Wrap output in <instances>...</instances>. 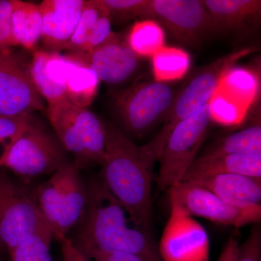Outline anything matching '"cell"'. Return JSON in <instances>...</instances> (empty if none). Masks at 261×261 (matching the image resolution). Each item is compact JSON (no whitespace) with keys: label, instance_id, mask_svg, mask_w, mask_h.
<instances>
[{"label":"cell","instance_id":"6da1fadb","mask_svg":"<svg viewBox=\"0 0 261 261\" xmlns=\"http://www.w3.org/2000/svg\"><path fill=\"white\" fill-rule=\"evenodd\" d=\"M87 188L85 213L68 238L81 253L89 259L97 253H129L162 261L150 231L136 222L101 180H91Z\"/></svg>","mask_w":261,"mask_h":261},{"label":"cell","instance_id":"7a4b0ae2","mask_svg":"<svg viewBox=\"0 0 261 261\" xmlns=\"http://www.w3.org/2000/svg\"><path fill=\"white\" fill-rule=\"evenodd\" d=\"M103 185L136 222L149 231L154 163L114 125H106Z\"/></svg>","mask_w":261,"mask_h":261},{"label":"cell","instance_id":"3957f363","mask_svg":"<svg viewBox=\"0 0 261 261\" xmlns=\"http://www.w3.org/2000/svg\"><path fill=\"white\" fill-rule=\"evenodd\" d=\"M254 49L253 47H247L233 51L196 72L176 93L159 133L148 143L141 146L149 159L154 163L159 161L168 138L178 123L208 104L224 73Z\"/></svg>","mask_w":261,"mask_h":261},{"label":"cell","instance_id":"277c9868","mask_svg":"<svg viewBox=\"0 0 261 261\" xmlns=\"http://www.w3.org/2000/svg\"><path fill=\"white\" fill-rule=\"evenodd\" d=\"M35 197L53 238L61 242L83 218L87 188L78 168L69 162L38 186Z\"/></svg>","mask_w":261,"mask_h":261},{"label":"cell","instance_id":"5b68a950","mask_svg":"<svg viewBox=\"0 0 261 261\" xmlns=\"http://www.w3.org/2000/svg\"><path fill=\"white\" fill-rule=\"evenodd\" d=\"M51 234L35 195L0 171V239L9 254L33 235Z\"/></svg>","mask_w":261,"mask_h":261},{"label":"cell","instance_id":"8992f818","mask_svg":"<svg viewBox=\"0 0 261 261\" xmlns=\"http://www.w3.org/2000/svg\"><path fill=\"white\" fill-rule=\"evenodd\" d=\"M69 161L61 142L31 118L10 151L5 166L24 181L53 174Z\"/></svg>","mask_w":261,"mask_h":261},{"label":"cell","instance_id":"52a82bcc","mask_svg":"<svg viewBox=\"0 0 261 261\" xmlns=\"http://www.w3.org/2000/svg\"><path fill=\"white\" fill-rule=\"evenodd\" d=\"M211 122L210 108L207 104L173 130L159 159L157 182L161 190H169L181 181L197 158Z\"/></svg>","mask_w":261,"mask_h":261},{"label":"cell","instance_id":"ba28073f","mask_svg":"<svg viewBox=\"0 0 261 261\" xmlns=\"http://www.w3.org/2000/svg\"><path fill=\"white\" fill-rule=\"evenodd\" d=\"M176 92L167 83L136 82L116 96V107L123 126L129 133L142 136L164 118Z\"/></svg>","mask_w":261,"mask_h":261},{"label":"cell","instance_id":"9c48e42d","mask_svg":"<svg viewBox=\"0 0 261 261\" xmlns=\"http://www.w3.org/2000/svg\"><path fill=\"white\" fill-rule=\"evenodd\" d=\"M142 18L155 20L178 42L195 47L213 33L200 0H148Z\"/></svg>","mask_w":261,"mask_h":261},{"label":"cell","instance_id":"30bf717a","mask_svg":"<svg viewBox=\"0 0 261 261\" xmlns=\"http://www.w3.org/2000/svg\"><path fill=\"white\" fill-rule=\"evenodd\" d=\"M168 191L171 203L178 206L191 216H199L237 228L260 221L261 206L237 207L192 182H179Z\"/></svg>","mask_w":261,"mask_h":261},{"label":"cell","instance_id":"8fae6325","mask_svg":"<svg viewBox=\"0 0 261 261\" xmlns=\"http://www.w3.org/2000/svg\"><path fill=\"white\" fill-rule=\"evenodd\" d=\"M44 107L27 67L11 47L0 49V117L31 115Z\"/></svg>","mask_w":261,"mask_h":261},{"label":"cell","instance_id":"7c38bea8","mask_svg":"<svg viewBox=\"0 0 261 261\" xmlns=\"http://www.w3.org/2000/svg\"><path fill=\"white\" fill-rule=\"evenodd\" d=\"M160 242L162 261H210V243L205 228L175 204Z\"/></svg>","mask_w":261,"mask_h":261},{"label":"cell","instance_id":"4fadbf2b","mask_svg":"<svg viewBox=\"0 0 261 261\" xmlns=\"http://www.w3.org/2000/svg\"><path fill=\"white\" fill-rule=\"evenodd\" d=\"M89 66L99 81L117 85L129 80L139 67V58L126 38L113 32L102 44L87 53H70Z\"/></svg>","mask_w":261,"mask_h":261},{"label":"cell","instance_id":"5bb4252c","mask_svg":"<svg viewBox=\"0 0 261 261\" xmlns=\"http://www.w3.org/2000/svg\"><path fill=\"white\" fill-rule=\"evenodd\" d=\"M85 0H44L39 5L42 15V40L47 50H63L74 33Z\"/></svg>","mask_w":261,"mask_h":261},{"label":"cell","instance_id":"9a60e30c","mask_svg":"<svg viewBox=\"0 0 261 261\" xmlns=\"http://www.w3.org/2000/svg\"><path fill=\"white\" fill-rule=\"evenodd\" d=\"M69 59L59 51L35 49L29 65L33 83L48 105L67 99Z\"/></svg>","mask_w":261,"mask_h":261},{"label":"cell","instance_id":"2e32d148","mask_svg":"<svg viewBox=\"0 0 261 261\" xmlns=\"http://www.w3.org/2000/svg\"><path fill=\"white\" fill-rule=\"evenodd\" d=\"M222 174L261 177V154H202L192 163L181 181H199Z\"/></svg>","mask_w":261,"mask_h":261},{"label":"cell","instance_id":"e0dca14e","mask_svg":"<svg viewBox=\"0 0 261 261\" xmlns=\"http://www.w3.org/2000/svg\"><path fill=\"white\" fill-rule=\"evenodd\" d=\"M213 32H238L260 22V0H203Z\"/></svg>","mask_w":261,"mask_h":261},{"label":"cell","instance_id":"ac0fdd59","mask_svg":"<svg viewBox=\"0 0 261 261\" xmlns=\"http://www.w3.org/2000/svg\"><path fill=\"white\" fill-rule=\"evenodd\" d=\"M111 20L101 0H85L78 25L63 50L87 53L97 47L113 32Z\"/></svg>","mask_w":261,"mask_h":261},{"label":"cell","instance_id":"d6986e66","mask_svg":"<svg viewBox=\"0 0 261 261\" xmlns=\"http://www.w3.org/2000/svg\"><path fill=\"white\" fill-rule=\"evenodd\" d=\"M190 182L203 187L224 202L237 207L261 206V177L222 174Z\"/></svg>","mask_w":261,"mask_h":261},{"label":"cell","instance_id":"ffe728a7","mask_svg":"<svg viewBox=\"0 0 261 261\" xmlns=\"http://www.w3.org/2000/svg\"><path fill=\"white\" fill-rule=\"evenodd\" d=\"M78 106L68 99L48 105L47 116L58 140L65 150L74 156L73 164L80 169L87 167L85 151L78 120Z\"/></svg>","mask_w":261,"mask_h":261},{"label":"cell","instance_id":"44dd1931","mask_svg":"<svg viewBox=\"0 0 261 261\" xmlns=\"http://www.w3.org/2000/svg\"><path fill=\"white\" fill-rule=\"evenodd\" d=\"M11 30L15 46L35 50L42 34V15L39 5L13 0Z\"/></svg>","mask_w":261,"mask_h":261},{"label":"cell","instance_id":"7402d4cb","mask_svg":"<svg viewBox=\"0 0 261 261\" xmlns=\"http://www.w3.org/2000/svg\"><path fill=\"white\" fill-rule=\"evenodd\" d=\"M69 70L67 78V99L75 106L88 108L97 96L99 81L93 70L71 53H67Z\"/></svg>","mask_w":261,"mask_h":261},{"label":"cell","instance_id":"603a6c76","mask_svg":"<svg viewBox=\"0 0 261 261\" xmlns=\"http://www.w3.org/2000/svg\"><path fill=\"white\" fill-rule=\"evenodd\" d=\"M260 78L254 70L232 66L224 73L218 89L248 109L260 92Z\"/></svg>","mask_w":261,"mask_h":261},{"label":"cell","instance_id":"cb8c5ba5","mask_svg":"<svg viewBox=\"0 0 261 261\" xmlns=\"http://www.w3.org/2000/svg\"><path fill=\"white\" fill-rule=\"evenodd\" d=\"M78 120L87 166H102L106 156V125L88 108H79Z\"/></svg>","mask_w":261,"mask_h":261},{"label":"cell","instance_id":"d4e9b609","mask_svg":"<svg viewBox=\"0 0 261 261\" xmlns=\"http://www.w3.org/2000/svg\"><path fill=\"white\" fill-rule=\"evenodd\" d=\"M127 44L137 57H151L162 49L166 42L163 27L155 20L144 19L136 22L126 38Z\"/></svg>","mask_w":261,"mask_h":261},{"label":"cell","instance_id":"484cf974","mask_svg":"<svg viewBox=\"0 0 261 261\" xmlns=\"http://www.w3.org/2000/svg\"><path fill=\"white\" fill-rule=\"evenodd\" d=\"M204 154H261L260 120L221 139Z\"/></svg>","mask_w":261,"mask_h":261},{"label":"cell","instance_id":"4316f807","mask_svg":"<svg viewBox=\"0 0 261 261\" xmlns=\"http://www.w3.org/2000/svg\"><path fill=\"white\" fill-rule=\"evenodd\" d=\"M152 66L155 82L181 80L190 69V55L180 48L164 46L152 57Z\"/></svg>","mask_w":261,"mask_h":261},{"label":"cell","instance_id":"83f0119b","mask_svg":"<svg viewBox=\"0 0 261 261\" xmlns=\"http://www.w3.org/2000/svg\"><path fill=\"white\" fill-rule=\"evenodd\" d=\"M208 104L211 121L226 126L240 125L249 110L218 89Z\"/></svg>","mask_w":261,"mask_h":261},{"label":"cell","instance_id":"f1b7e54d","mask_svg":"<svg viewBox=\"0 0 261 261\" xmlns=\"http://www.w3.org/2000/svg\"><path fill=\"white\" fill-rule=\"evenodd\" d=\"M51 234L33 235L25 239L10 253L12 261H53Z\"/></svg>","mask_w":261,"mask_h":261},{"label":"cell","instance_id":"f546056e","mask_svg":"<svg viewBox=\"0 0 261 261\" xmlns=\"http://www.w3.org/2000/svg\"><path fill=\"white\" fill-rule=\"evenodd\" d=\"M32 114L0 117V168L5 166L10 151L32 118Z\"/></svg>","mask_w":261,"mask_h":261},{"label":"cell","instance_id":"4dcf8cb0","mask_svg":"<svg viewBox=\"0 0 261 261\" xmlns=\"http://www.w3.org/2000/svg\"><path fill=\"white\" fill-rule=\"evenodd\" d=\"M106 7L111 19L128 20V19L142 18L148 0H101Z\"/></svg>","mask_w":261,"mask_h":261},{"label":"cell","instance_id":"1f68e13d","mask_svg":"<svg viewBox=\"0 0 261 261\" xmlns=\"http://www.w3.org/2000/svg\"><path fill=\"white\" fill-rule=\"evenodd\" d=\"M235 261H261V228L255 224L246 241L239 246Z\"/></svg>","mask_w":261,"mask_h":261},{"label":"cell","instance_id":"d6a6232c","mask_svg":"<svg viewBox=\"0 0 261 261\" xmlns=\"http://www.w3.org/2000/svg\"><path fill=\"white\" fill-rule=\"evenodd\" d=\"M13 0H0V49L15 46L12 37Z\"/></svg>","mask_w":261,"mask_h":261},{"label":"cell","instance_id":"836d02e7","mask_svg":"<svg viewBox=\"0 0 261 261\" xmlns=\"http://www.w3.org/2000/svg\"><path fill=\"white\" fill-rule=\"evenodd\" d=\"M61 250L63 261H92L84 256L73 245L69 239L66 238L62 240Z\"/></svg>","mask_w":261,"mask_h":261},{"label":"cell","instance_id":"e575fe53","mask_svg":"<svg viewBox=\"0 0 261 261\" xmlns=\"http://www.w3.org/2000/svg\"><path fill=\"white\" fill-rule=\"evenodd\" d=\"M89 259L94 261H147L138 255L129 253H97Z\"/></svg>","mask_w":261,"mask_h":261},{"label":"cell","instance_id":"d590c367","mask_svg":"<svg viewBox=\"0 0 261 261\" xmlns=\"http://www.w3.org/2000/svg\"><path fill=\"white\" fill-rule=\"evenodd\" d=\"M239 243L234 237L228 239L217 261H235L238 255Z\"/></svg>","mask_w":261,"mask_h":261},{"label":"cell","instance_id":"8d00e7d4","mask_svg":"<svg viewBox=\"0 0 261 261\" xmlns=\"http://www.w3.org/2000/svg\"><path fill=\"white\" fill-rule=\"evenodd\" d=\"M6 251L8 252L6 247H5L4 244H3V242H2L1 239H0V261H2L3 254H4L5 252Z\"/></svg>","mask_w":261,"mask_h":261}]
</instances>
